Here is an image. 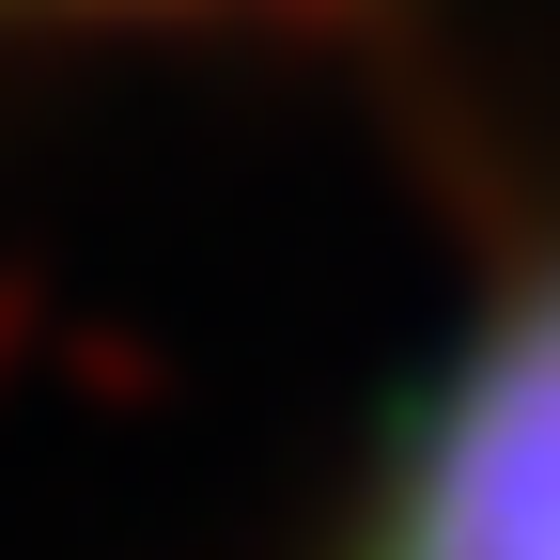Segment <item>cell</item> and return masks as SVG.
Masks as SVG:
<instances>
[{
	"instance_id": "obj_1",
	"label": "cell",
	"mask_w": 560,
	"mask_h": 560,
	"mask_svg": "<svg viewBox=\"0 0 560 560\" xmlns=\"http://www.w3.org/2000/svg\"><path fill=\"white\" fill-rule=\"evenodd\" d=\"M312 560H560V249L420 359Z\"/></svg>"
}]
</instances>
